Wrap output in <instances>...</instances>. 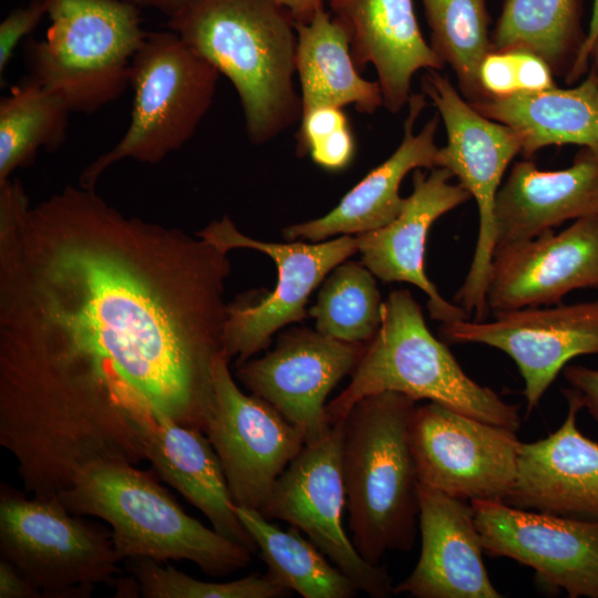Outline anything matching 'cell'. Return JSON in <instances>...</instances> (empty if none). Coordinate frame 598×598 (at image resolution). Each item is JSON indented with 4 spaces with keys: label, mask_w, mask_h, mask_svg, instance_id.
I'll return each instance as SVG.
<instances>
[{
    "label": "cell",
    "mask_w": 598,
    "mask_h": 598,
    "mask_svg": "<svg viewBox=\"0 0 598 598\" xmlns=\"http://www.w3.org/2000/svg\"><path fill=\"white\" fill-rule=\"evenodd\" d=\"M484 553L533 568L538 581L569 598H598V520L473 501Z\"/></svg>",
    "instance_id": "9a60e30c"
},
{
    "label": "cell",
    "mask_w": 598,
    "mask_h": 598,
    "mask_svg": "<svg viewBox=\"0 0 598 598\" xmlns=\"http://www.w3.org/2000/svg\"><path fill=\"white\" fill-rule=\"evenodd\" d=\"M471 105L487 118L511 127L526 158L554 145L573 144L598 152V76L592 66L573 87L555 85Z\"/></svg>",
    "instance_id": "d4e9b609"
},
{
    "label": "cell",
    "mask_w": 598,
    "mask_h": 598,
    "mask_svg": "<svg viewBox=\"0 0 598 598\" xmlns=\"http://www.w3.org/2000/svg\"><path fill=\"white\" fill-rule=\"evenodd\" d=\"M51 25L28 39L29 78L69 110L91 114L131 84L132 62L146 32L140 9L120 0H45Z\"/></svg>",
    "instance_id": "8992f818"
},
{
    "label": "cell",
    "mask_w": 598,
    "mask_h": 598,
    "mask_svg": "<svg viewBox=\"0 0 598 598\" xmlns=\"http://www.w3.org/2000/svg\"><path fill=\"white\" fill-rule=\"evenodd\" d=\"M421 87L435 105L446 131L439 167L447 168L458 179L478 210L473 259L454 300L475 320H486V289L496 246L495 199L507 166L522 151L520 142L511 127L477 112L439 71L427 70Z\"/></svg>",
    "instance_id": "9c48e42d"
},
{
    "label": "cell",
    "mask_w": 598,
    "mask_h": 598,
    "mask_svg": "<svg viewBox=\"0 0 598 598\" xmlns=\"http://www.w3.org/2000/svg\"><path fill=\"white\" fill-rule=\"evenodd\" d=\"M423 93H412L403 124V138L396 150L353 186L339 204L322 217L283 229L288 240L323 241L337 235H360L382 228L400 213L403 178L419 168L439 167L440 147L435 136L440 115L435 113L417 132L414 126L426 106Z\"/></svg>",
    "instance_id": "7402d4cb"
},
{
    "label": "cell",
    "mask_w": 598,
    "mask_h": 598,
    "mask_svg": "<svg viewBox=\"0 0 598 598\" xmlns=\"http://www.w3.org/2000/svg\"><path fill=\"white\" fill-rule=\"evenodd\" d=\"M355 155V138L350 123L315 143L307 156L321 168L339 172L347 168Z\"/></svg>",
    "instance_id": "d590c367"
},
{
    "label": "cell",
    "mask_w": 598,
    "mask_h": 598,
    "mask_svg": "<svg viewBox=\"0 0 598 598\" xmlns=\"http://www.w3.org/2000/svg\"><path fill=\"white\" fill-rule=\"evenodd\" d=\"M295 28L301 113L316 106L353 105L360 113L372 114L383 105L379 82L361 76L349 37L330 12L321 9Z\"/></svg>",
    "instance_id": "484cf974"
},
{
    "label": "cell",
    "mask_w": 598,
    "mask_h": 598,
    "mask_svg": "<svg viewBox=\"0 0 598 598\" xmlns=\"http://www.w3.org/2000/svg\"><path fill=\"white\" fill-rule=\"evenodd\" d=\"M48 14L45 0H31L11 11L0 23V74L6 72L20 40L30 34Z\"/></svg>",
    "instance_id": "836d02e7"
},
{
    "label": "cell",
    "mask_w": 598,
    "mask_h": 598,
    "mask_svg": "<svg viewBox=\"0 0 598 598\" xmlns=\"http://www.w3.org/2000/svg\"><path fill=\"white\" fill-rule=\"evenodd\" d=\"M421 553L412 573L393 588L415 598H501L483 561L471 502L419 483Z\"/></svg>",
    "instance_id": "d6986e66"
},
{
    "label": "cell",
    "mask_w": 598,
    "mask_h": 598,
    "mask_svg": "<svg viewBox=\"0 0 598 598\" xmlns=\"http://www.w3.org/2000/svg\"><path fill=\"white\" fill-rule=\"evenodd\" d=\"M584 288H598V216L495 249L486 300L494 311L550 306Z\"/></svg>",
    "instance_id": "e0dca14e"
},
{
    "label": "cell",
    "mask_w": 598,
    "mask_h": 598,
    "mask_svg": "<svg viewBox=\"0 0 598 598\" xmlns=\"http://www.w3.org/2000/svg\"><path fill=\"white\" fill-rule=\"evenodd\" d=\"M410 443L419 483L448 496L505 502L517 476L515 431L430 402L416 406Z\"/></svg>",
    "instance_id": "7c38bea8"
},
{
    "label": "cell",
    "mask_w": 598,
    "mask_h": 598,
    "mask_svg": "<svg viewBox=\"0 0 598 598\" xmlns=\"http://www.w3.org/2000/svg\"><path fill=\"white\" fill-rule=\"evenodd\" d=\"M365 347L292 328L278 337L272 351L237 365V377L251 394L299 427L308 443L331 427L326 400L341 379L352 374Z\"/></svg>",
    "instance_id": "2e32d148"
},
{
    "label": "cell",
    "mask_w": 598,
    "mask_h": 598,
    "mask_svg": "<svg viewBox=\"0 0 598 598\" xmlns=\"http://www.w3.org/2000/svg\"><path fill=\"white\" fill-rule=\"evenodd\" d=\"M227 252L66 186L0 185V342L69 361L204 432L224 352Z\"/></svg>",
    "instance_id": "6da1fadb"
},
{
    "label": "cell",
    "mask_w": 598,
    "mask_h": 598,
    "mask_svg": "<svg viewBox=\"0 0 598 598\" xmlns=\"http://www.w3.org/2000/svg\"><path fill=\"white\" fill-rule=\"evenodd\" d=\"M581 0H504L491 33L493 50L520 49L567 76L585 41Z\"/></svg>",
    "instance_id": "83f0119b"
},
{
    "label": "cell",
    "mask_w": 598,
    "mask_h": 598,
    "mask_svg": "<svg viewBox=\"0 0 598 598\" xmlns=\"http://www.w3.org/2000/svg\"><path fill=\"white\" fill-rule=\"evenodd\" d=\"M328 4L349 37L357 68H374L389 112L399 113L408 104L417 71L444 68L422 35L412 0H330Z\"/></svg>",
    "instance_id": "44dd1931"
},
{
    "label": "cell",
    "mask_w": 598,
    "mask_h": 598,
    "mask_svg": "<svg viewBox=\"0 0 598 598\" xmlns=\"http://www.w3.org/2000/svg\"><path fill=\"white\" fill-rule=\"evenodd\" d=\"M416 401L396 392L368 395L341 421L342 472L351 540L369 563L413 547L419 478L410 443Z\"/></svg>",
    "instance_id": "3957f363"
},
{
    "label": "cell",
    "mask_w": 598,
    "mask_h": 598,
    "mask_svg": "<svg viewBox=\"0 0 598 598\" xmlns=\"http://www.w3.org/2000/svg\"><path fill=\"white\" fill-rule=\"evenodd\" d=\"M382 305L374 275L362 262L344 260L330 271L308 313L320 333L368 343L381 324Z\"/></svg>",
    "instance_id": "4dcf8cb0"
},
{
    "label": "cell",
    "mask_w": 598,
    "mask_h": 598,
    "mask_svg": "<svg viewBox=\"0 0 598 598\" xmlns=\"http://www.w3.org/2000/svg\"><path fill=\"white\" fill-rule=\"evenodd\" d=\"M0 549L44 597H87L112 584L121 560L112 533L71 513L58 497L27 498L1 485Z\"/></svg>",
    "instance_id": "ba28073f"
},
{
    "label": "cell",
    "mask_w": 598,
    "mask_h": 598,
    "mask_svg": "<svg viewBox=\"0 0 598 598\" xmlns=\"http://www.w3.org/2000/svg\"><path fill=\"white\" fill-rule=\"evenodd\" d=\"M478 82L484 99L519 94L515 50H491L480 64Z\"/></svg>",
    "instance_id": "d6a6232c"
},
{
    "label": "cell",
    "mask_w": 598,
    "mask_h": 598,
    "mask_svg": "<svg viewBox=\"0 0 598 598\" xmlns=\"http://www.w3.org/2000/svg\"><path fill=\"white\" fill-rule=\"evenodd\" d=\"M564 378L574 389L592 419L598 423V369L584 365H568L563 370Z\"/></svg>",
    "instance_id": "8d00e7d4"
},
{
    "label": "cell",
    "mask_w": 598,
    "mask_h": 598,
    "mask_svg": "<svg viewBox=\"0 0 598 598\" xmlns=\"http://www.w3.org/2000/svg\"><path fill=\"white\" fill-rule=\"evenodd\" d=\"M219 75L172 30L148 32L132 62L130 125L113 148L83 169L79 185L94 189L116 162L157 164L183 147L208 112Z\"/></svg>",
    "instance_id": "52a82bcc"
},
{
    "label": "cell",
    "mask_w": 598,
    "mask_h": 598,
    "mask_svg": "<svg viewBox=\"0 0 598 598\" xmlns=\"http://www.w3.org/2000/svg\"><path fill=\"white\" fill-rule=\"evenodd\" d=\"M151 559H127V567L146 598H280L290 590L267 573L225 581H204Z\"/></svg>",
    "instance_id": "1f68e13d"
},
{
    "label": "cell",
    "mask_w": 598,
    "mask_h": 598,
    "mask_svg": "<svg viewBox=\"0 0 598 598\" xmlns=\"http://www.w3.org/2000/svg\"><path fill=\"white\" fill-rule=\"evenodd\" d=\"M196 235L224 252L236 248L261 251L277 267L272 292L255 302L240 300L227 307L224 352L229 360L237 358V365L266 349L279 329L302 321L311 292L334 267L358 251L357 236L350 235L315 244L252 239L240 233L227 215Z\"/></svg>",
    "instance_id": "8fae6325"
},
{
    "label": "cell",
    "mask_w": 598,
    "mask_h": 598,
    "mask_svg": "<svg viewBox=\"0 0 598 598\" xmlns=\"http://www.w3.org/2000/svg\"><path fill=\"white\" fill-rule=\"evenodd\" d=\"M441 333L448 342L486 344L509 355L525 382L529 414L567 362L598 354V299L494 311L488 321L442 323Z\"/></svg>",
    "instance_id": "5bb4252c"
},
{
    "label": "cell",
    "mask_w": 598,
    "mask_h": 598,
    "mask_svg": "<svg viewBox=\"0 0 598 598\" xmlns=\"http://www.w3.org/2000/svg\"><path fill=\"white\" fill-rule=\"evenodd\" d=\"M452 177L445 167H434L429 174L415 169L412 193L404 198L399 215L382 228L357 235L362 264L384 282H409L417 287L427 297L430 317L442 323L468 318L462 307L440 295L425 271V245L431 226L472 199L465 188L450 182Z\"/></svg>",
    "instance_id": "ac0fdd59"
},
{
    "label": "cell",
    "mask_w": 598,
    "mask_h": 598,
    "mask_svg": "<svg viewBox=\"0 0 598 598\" xmlns=\"http://www.w3.org/2000/svg\"><path fill=\"white\" fill-rule=\"evenodd\" d=\"M71 111L29 76L0 101V184L33 163L40 148L56 151L66 140Z\"/></svg>",
    "instance_id": "f1b7e54d"
},
{
    "label": "cell",
    "mask_w": 598,
    "mask_h": 598,
    "mask_svg": "<svg viewBox=\"0 0 598 598\" xmlns=\"http://www.w3.org/2000/svg\"><path fill=\"white\" fill-rule=\"evenodd\" d=\"M591 216H598V152L580 147L568 167L556 171L516 162L495 199V249Z\"/></svg>",
    "instance_id": "603a6c76"
},
{
    "label": "cell",
    "mask_w": 598,
    "mask_h": 598,
    "mask_svg": "<svg viewBox=\"0 0 598 598\" xmlns=\"http://www.w3.org/2000/svg\"><path fill=\"white\" fill-rule=\"evenodd\" d=\"M166 25L231 82L251 143L299 122L295 22L272 0H186Z\"/></svg>",
    "instance_id": "7a4b0ae2"
},
{
    "label": "cell",
    "mask_w": 598,
    "mask_h": 598,
    "mask_svg": "<svg viewBox=\"0 0 598 598\" xmlns=\"http://www.w3.org/2000/svg\"><path fill=\"white\" fill-rule=\"evenodd\" d=\"M285 9L295 23L309 22L330 0H272Z\"/></svg>",
    "instance_id": "ab89813d"
},
{
    "label": "cell",
    "mask_w": 598,
    "mask_h": 598,
    "mask_svg": "<svg viewBox=\"0 0 598 598\" xmlns=\"http://www.w3.org/2000/svg\"><path fill=\"white\" fill-rule=\"evenodd\" d=\"M58 498L78 516L106 522L121 560H188L212 576L251 560V550L186 514L152 473L128 462L87 466Z\"/></svg>",
    "instance_id": "277c9868"
},
{
    "label": "cell",
    "mask_w": 598,
    "mask_h": 598,
    "mask_svg": "<svg viewBox=\"0 0 598 598\" xmlns=\"http://www.w3.org/2000/svg\"><path fill=\"white\" fill-rule=\"evenodd\" d=\"M42 597L41 590L11 561L0 559V598Z\"/></svg>",
    "instance_id": "74e56055"
},
{
    "label": "cell",
    "mask_w": 598,
    "mask_h": 598,
    "mask_svg": "<svg viewBox=\"0 0 598 598\" xmlns=\"http://www.w3.org/2000/svg\"><path fill=\"white\" fill-rule=\"evenodd\" d=\"M136 8L156 9L167 17L173 14L186 0H120Z\"/></svg>",
    "instance_id": "60d3db41"
},
{
    "label": "cell",
    "mask_w": 598,
    "mask_h": 598,
    "mask_svg": "<svg viewBox=\"0 0 598 598\" xmlns=\"http://www.w3.org/2000/svg\"><path fill=\"white\" fill-rule=\"evenodd\" d=\"M236 513L260 551L267 574L303 598H353L357 585L300 530H283L259 511L236 506Z\"/></svg>",
    "instance_id": "4316f807"
},
{
    "label": "cell",
    "mask_w": 598,
    "mask_h": 598,
    "mask_svg": "<svg viewBox=\"0 0 598 598\" xmlns=\"http://www.w3.org/2000/svg\"><path fill=\"white\" fill-rule=\"evenodd\" d=\"M598 41V0L592 1L591 18L585 41L568 75L565 78L567 84H573L579 80L588 70L590 53Z\"/></svg>",
    "instance_id": "f35d334b"
},
{
    "label": "cell",
    "mask_w": 598,
    "mask_h": 598,
    "mask_svg": "<svg viewBox=\"0 0 598 598\" xmlns=\"http://www.w3.org/2000/svg\"><path fill=\"white\" fill-rule=\"evenodd\" d=\"M568 411L547 437L522 443L508 505L585 520H598V443L578 429V393L563 389Z\"/></svg>",
    "instance_id": "ffe728a7"
},
{
    "label": "cell",
    "mask_w": 598,
    "mask_h": 598,
    "mask_svg": "<svg viewBox=\"0 0 598 598\" xmlns=\"http://www.w3.org/2000/svg\"><path fill=\"white\" fill-rule=\"evenodd\" d=\"M431 32L430 45L448 64L460 93L470 102L485 96L478 82L483 58L493 50L486 0H421Z\"/></svg>",
    "instance_id": "f546056e"
},
{
    "label": "cell",
    "mask_w": 598,
    "mask_h": 598,
    "mask_svg": "<svg viewBox=\"0 0 598 598\" xmlns=\"http://www.w3.org/2000/svg\"><path fill=\"white\" fill-rule=\"evenodd\" d=\"M143 445L156 474L199 509L216 532L257 550L236 513L219 457L203 431L155 412L144 424Z\"/></svg>",
    "instance_id": "cb8c5ba5"
},
{
    "label": "cell",
    "mask_w": 598,
    "mask_h": 598,
    "mask_svg": "<svg viewBox=\"0 0 598 598\" xmlns=\"http://www.w3.org/2000/svg\"><path fill=\"white\" fill-rule=\"evenodd\" d=\"M342 437L339 422L320 439L305 443L259 512L303 532L360 591L386 598L394 588L388 569L367 561L343 528Z\"/></svg>",
    "instance_id": "30bf717a"
},
{
    "label": "cell",
    "mask_w": 598,
    "mask_h": 598,
    "mask_svg": "<svg viewBox=\"0 0 598 598\" xmlns=\"http://www.w3.org/2000/svg\"><path fill=\"white\" fill-rule=\"evenodd\" d=\"M229 361L223 353L216 363L204 433L219 457L236 506L260 511L306 440L272 405L238 388Z\"/></svg>",
    "instance_id": "4fadbf2b"
},
{
    "label": "cell",
    "mask_w": 598,
    "mask_h": 598,
    "mask_svg": "<svg viewBox=\"0 0 598 598\" xmlns=\"http://www.w3.org/2000/svg\"><path fill=\"white\" fill-rule=\"evenodd\" d=\"M396 392L430 400L478 420L517 431L518 408L471 379L448 348L429 330L410 291H392L382 305L375 336L347 388L326 406L328 423L341 422L363 398Z\"/></svg>",
    "instance_id": "5b68a950"
},
{
    "label": "cell",
    "mask_w": 598,
    "mask_h": 598,
    "mask_svg": "<svg viewBox=\"0 0 598 598\" xmlns=\"http://www.w3.org/2000/svg\"><path fill=\"white\" fill-rule=\"evenodd\" d=\"M349 124L342 107L323 105L303 111L296 132V153L306 156L309 148L336 130Z\"/></svg>",
    "instance_id": "e575fe53"
},
{
    "label": "cell",
    "mask_w": 598,
    "mask_h": 598,
    "mask_svg": "<svg viewBox=\"0 0 598 598\" xmlns=\"http://www.w3.org/2000/svg\"><path fill=\"white\" fill-rule=\"evenodd\" d=\"M590 60L592 61V68L595 69L597 76H598V41L595 43L591 53H590Z\"/></svg>",
    "instance_id": "b9f144b4"
}]
</instances>
